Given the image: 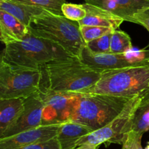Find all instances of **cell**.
I'll return each instance as SVG.
<instances>
[{"label":"cell","instance_id":"13","mask_svg":"<svg viewBox=\"0 0 149 149\" xmlns=\"http://www.w3.org/2000/svg\"><path fill=\"white\" fill-rule=\"evenodd\" d=\"M29 32V27L10 13L0 10V39L4 45L20 42Z\"/></svg>","mask_w":149,"mask_h":149},{"label":"cell","instance_id":"28","mask_svg":"<svg viewBox=\"0 0 149 149\" xmlns=\"http://www.w3.org/2000/svg\"><path fill=\"white\" fill-rule=\"evenodd\" d=\"M145 149H149V142L148 143V144H147L146 147L145 148Z\"/></svg>","mask_w":149,"mask_h":149},{"label":"cell","instance_id":"2","mask_svg":"<svg viewBox=\"0 0 149 149\" xmlns=\"http://www.w3.org/2000/svg\"><path fill=\"white\" fill-rule=\"evenodd\" d=\"M29 29L33 34L53 42L69 56L79 58L86 46L78 22L47 10L33 18Z\"/></svg>","mask_w":149,"mask_h":149},{"label":"cell","instance_id":"19","mask_svg":"<svg viewBox=\"0 0 149 149\" xmlns=\"http://www.w3.org/2000/svg\"><path fill=\"white\" fill-rule=\"evenodd\" d=\"M133 49L131 37L127 33L116 29L111 39V52L112 53H125Z\"/></svg>","mask_w":149,"mask_h":149},{"label":"cell","instance_id":"27","mask_svg":"<svg viewBox=\"0 0 149 149\" xmlns=\"http://www.w3.org/2000/svg\"><path fill=\"white\" fill-rule=\"evenodd\" d=\"M100 145H92V144H83L81 145L77 146L73 149H99Z\"/></svg>","mask_w":149,"mask_h":149},{"label":"cell","instance_id":"21","mask_svg":"<svg viewBox=\"0 0 149 149\" xmlns=\"http://www.w3.org/2000/svg\"><path fill=\"white\" fill-rule=\"evenodd\" d=\"M63 15L73 21L79 22L87 15V11L83 4L64 3L62 6Z\"/></svg>","mask_w":149,"mask_h":149},{"label":"cell","instance_id":"23","mask_svg":"<svg viewBox=\"0 0 149 149\" xmlns=\"http://www.w3.org/2000/svg\"><path fill=\"white\" fill-rule=\"evenodd\" d=\"M79 29L86 45L87 42L101 37L109 32L113 31V29L110 28L94 26H79Z\"/></svg>","mask_w":149,"mask_h":149},{"label":"cell","instance_id":"4","mask_svg":"<svg viewBox=\"0 0 149 149\" xmlns=\"http://www.w3.org/2000/svg\"><path fill=\"white\" fill-rule=\"evenodd\" d=\"M69 56L53 42L36 36L30 32L20 42L5 45L1 59L10 64L41 70L50 61Z\"/></svg>","mask_w":149,"mask_h":149},{"label":"cell","instance_id":"29","mask_svg":"<svg viewBox=\"0 0 149 149\" xmlns=\"http://www.w3.org/2000/svg\"><path fill=\"white\" fill-rule=\"evenodd\" d=\"M147 62H148V64H149V60H148V61H147Z\"/></svg>","mask_w":149,"mask_h":149},{"label":"cell","instance_id":"20","mask_svg":"<svg viewBox=\"0 0 149 149\" xmlns=\"http://www.w3.org/2000/svg\"><path fill=\"white\" fill-rule=\"evenodd\" d=\"M15 2L39 7L54 14L63 15L62 6L65 0H10Z\"/></svg>","mask_w":149,"mask_h":149},{"label":"cell","instance_id":"8","mask_svg":"<svg viewBox=\"0 0 149 149\" xmlns=\"http://www.w3.org/2000/svg\"><path fill=\"white\" fill-rule=\"evenodd\" d=\"M39 92L44 102L42 125L69 121L78 93L55 92L42 89Z\"/></svg>","mask_w":149,"mask_h":149},{"label":"cell","instance_id":"6","mask_svg":"<svg viewBox=\"0 0 149 149\" xmlns=\"http://www.w3.org/2000/svg\"><path fill=\"white\" fill-rule=\"evenodd\" d=\"M41 70L26 68L0 61V99H26L41 89Z\"/></svg>","mask_w":149,"mask_h":149},{"label":"cell","instance_id":"9","mask_svg":"<svg viewBox=\"0 0 149 149\" xmlns=\"http://www.w3.org/2000/svg\"><path fill=\"white\" fill-rule=\"evenodd\" d=\"M43 108L44 102L39 91L24 99V109L21 115L0 136V139L12 137L42 126Z\"/></svg>","mask_w":149,"mask_h":149},{"label":"cell","instance_id":"12","mask_svg":"<svg viewBox=\"0 0 149 149\" xmlns=\"http://www.w3.org/2000/svg\"><path fill=\"white\" fill-rule=\"evenodd\" d=\"M79 59L85 65L100 72L145 64H134L127 59L125 53H95L87 46L83 49Z\"/></svg>","mask_w":149,"mask_h":149},{"label":"cell","instance_id":"22","mask_svg":"<svg viewBox=\"0 0 149 149\" xmlns=\"http://www.w3.org/2000/svg\"><path fill=\"white\" fill-rule=\"evenodd\" d=\"M114 31V30H113ZM113 31L109 32L104 36L87 42L86 46L95 53H110L111 39Z\"/></svg>","mask_w":149,"mask_h":149},{"label":"cell","instance_id":"10","mask_svg":"<svg viewBox=\"0 0 149 149\" xmlns=\"http://www.w3.org/2000/svg\"><path fill=\"white\" fill-rule=\"evenodd\" d=\"M63 123L42 125L37 128L15 134L7 138L0 139V149H20L21 148L42 143L58 136Z\"/></svg>","mask_w":149,"mask_h":149},{"label":"cell","instance_id":"1","mask_svg":"<svg viewBox=\"0 0 149 149\" xmlns=\"http://www.w3.org/2000/svg\"><path fill=\"white\" fill-rule=\"evenodd\" d=\"M41 70V89L68 93H81L90 89L98 81L103 72L85 65L76 57L50 61Z\"/></svg>","mask_w":149,"mask_h":149},{"label":"cell","instance_id":"17","mask_svg":"<svg viewBox=\"0 0 149 149\" xmlns=\"http://www.w3.org/2000/svg\"><path fill=\"white\" fill-rule=\"evenodd\" d=\"M0 10L10 13L28 27H30L35 17L46 11L39 7L20 4L10 0H0Z\"/></svg>","mask_w":149,"mask_h":149},{"label":"cell","instance_id":"26","mask_svg":"<svg viewBox=\"0 0 149 149\" xmlns=\"http://www.w3.org/2000/svg\"><path fill=\"white\" fill-rule=\"evenodd\" d=\"M132 23L141 25L143 27H145L149 32V10L135 15L132 18ZM147 48L149 49V42L146 49H147Z\"/></svg>","mask_w":149,"mask_h":149},{"label":"cell","instance_id":"11","mask_svg":"<svg viewBox=\"0 0 149 149\" xmlns=\"http://www.w3.org/2000/svg\"><path fill=\"white\" fill-rule=\"evenodd\" d=\"M92 4L109 11L126 21L132 22L136 14L149 10V0H84Z\"/></svg>","mask_w":149,"mask_h":149},{"label":"cell","instance_id":"5","mask_svg":"<svg viewBox=\"0 0 149 149\" xmlns=\"http://www.w3.org/2000/svg\"><path fill=\"white\" fill-rule=\"evenodd\" d=\"M149 88V64H138L102 72L95 85L81 93H102L123 97L143 93Z\"/></svg>","mask_w":149,"mask_h":149},{"label":"cell","instance_id":"3","mask_svg":"<svg viewBox=\"0 0 149 149\" xmlns=\"http://www.w3.org/2000/svg\"><path fill=\"white\" fill-rule=\"evenodd\" d=\"M132 97L78 93L69 121L83 124L95 131L114 119Z\"/></svg>","mask_w":149,"mask_h":149},{"label":"cell","instance_id":"15","mask_svg":"<svg viewBox=\"0 0 149 149\" xmlns=\"http://www.w3.org/2000/svg\"><path fill=\"white\" fill-rule=\"evenodd\" d=\"M93 131L91 129L83 124L68 121L61 126L57 139L61 149H73L76 148L79 139Z\"/></svg>","mask_w":149,"mask_h":149},{"label":"cell","instance_id":"14","mask_svg":"<svg viewBox=\"0 0 149 149\" xmlns=\"http://www.w3.org/2000/svg\"><path fill=\"white\" fill-rule=\"evenodd\" d=\"M82 4L87 11V15L78 22L79 26H101L116 30L125 21L123 18L109 11L87 3Z\"/></svg>","mask_w":149,"mask_h":149},{"label":"cell","instance_id":"7","mask_svg":"<svg viewBox=\"0 0 149 149\" xmlns=\"http://www.w3.org/2000/svg\"><path fill=\"white\" fill-rule=\"evenodd\" d=\"M143 93L131 98L122 112L107 125L79 139L77 146L83 144L100 145L103 143L107 146L111 143L123 145L127 134L132 131V120Z\"/></svg>","mask_w":149,"mask_h":149},{"label":"cell","instance_id":"18","mask_svg":"<svg viewBox=\"0 0 149 149\" xmlns=\"http://www.w3.org/2000/svg\"><path fill=\"white\" fill-rule=\"evenodd\" d=\"M149 130V88L144 91L142 99L132 120V131L143 134Z\"/></svg>","mask_w":149,"mask_h":149},{"label":"cell","instance_id":"16","mask_svg":"<svg viewBox=\"0 0 149 149\" xmlns=\"http://www.w3.org/2000/svg\"><path fill=\"white\" fill-rule=\"evenodd\" d=\"M23 109V98L0 99V136L17 121Z\"/></svg>","mask_w":149,"mask_h":149},{"label":"cell","instance_id":"25","mask_svg":"<svg viewBox=\"0 0 149 149\" xmlns=\"http://www.w3.org/2000/svg\"><path fill=\"white\" fill-rule=\"evenodd\" d=\"M20 149H61V147L56 137L47 141L30 145Z\"/></svg>","mask_w":149,"mask_h":149},{"label":"cell","instance_id":"24","mask_svg":"<svg viewBox=\"0 0 149 149\" xmlns=\"http://www.w3.org/2000/svg\"><path fill=\"white\" fill-rule=\"evenodd\" d=\"M143 134L130 131L127 135L122 149H143L141 143Z\"/></svg>","mask_w":149,"mask_h":149}]
</instances>
